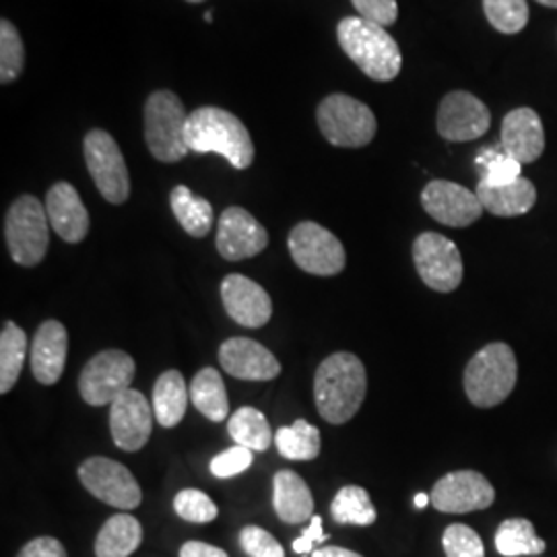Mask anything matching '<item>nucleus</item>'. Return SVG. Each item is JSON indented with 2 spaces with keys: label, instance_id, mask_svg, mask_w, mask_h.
<instances>
[{
  "label": "nucleus",
  "instance_id": "nucleus-1",
  "mask_svg": "<svg viewBox=\"0 0 557 557\" xmlns=\"http://www.w3.org/2000/svg\"><path fill=\"white\" fill-rule=\"evenodd\" d=\"M368 393V374L361 359L338 351L324 359L314 376V398L320 418L333 425L356 418Z\"/></svg>",
  "mask_w": 557,
  "mask_h": 557
},
{
  "label": "nucleus",
  "instance_id": "nucleus-2",
  "mask_svg": "<svg viewBox=\"0 0 557 557\" xmlns=\"http://www.w3.org/2000/svg\"><path fill=\"white\" fill-rule=\"evenodd\" d=\"M186 143L190 151L218 153L236 170H246L255 161V143L244 122L215 106H202L188 114Z\"/></svg>",
  "mask_w": 557,
  "mask_h": 557
},
{
  "label": "nucleus",
  "instance_id": "nucleus-3",
  "mask_svg": "<svg viewBox=\"0 0 557 557\" xmlns=\"http://www.w3.org/2000/svg\"><path fill=\"white\" fill-rule=\"evenodd\" d=\"M337 38L343 52L370 79L393 81L398 77L403 54L386 27L361 17H345L337 25Z\"/></svg>",
  "mask_w": 557,
  "mask_h": 557
},
{
  "label": "nucleus",
  "instance_id": "nucleus-4",
  "mask_svg": "<svg viewBox=\"0 0 557 557\" xmlns=\"http://www.w3.org/2000/svg\"><path fill=\"white\" fill-rule=\"evenodd\" d=\"M518 380V361L506 343H490L465 368V393L475 407H496L512 395Z\"/></svg>",
  "mask_w": 557,
  "mask_h": 557
},
{
  "label": "nucleus",
  "instance_id": "nucleus-5",
  "mask_svg": "<svg viewBox=\"0 0 557 557\" xmlns=\"http://www.w3.org/2000/svg\"><path fill=\"white\" fill-rule=\"evenodd\" d=\"M145 140L161 163H176L188 156V112L174 91H153L145 101Z\"/></svg>",
  "mask_w": 557,
  "mask_h": 557
},
{
  "label": "nucleus",
  "instance_id": "nucleus-6",
  "mask_svg": "<svg viewBox=\"0 0 557 557\" xmlns=\"http://www.w3.org/2000/svg\"><path fill=\"white\" fill-rule=\"evenodd\" d=\"M317 122L324 139L345 149L370 145L379 131L374 112L363 101L345 94H333L320 101Z\"/></svg>",
  "mask_w": 557,
  "mask_h": 557
},
{
  "label": "nucleus",
  "instance_id": "nucleus-7",
  "mask_svg": "<svg viewBox=\"0 0 557 557\" xmlns=\"http://www.w3.org/2000/svg\"><path fill=\"white\" fill-rule=\"evenodd\" d=\"M50 220L40 200L23 195L9 207L4 218V239L13 260L21 267L40 264L50 244Z\"/></svg>",
  "mask_w": 557,
  "mask_h": 557
},
{
  "label": "nucleus",
  "instance_id": "nucleus-8",
  "mask_svg": "<svg viewBox=\"0 0 557 557\" xmlns=\"http://www.w3.org/2000/svg\"><path fill=\"white\" fill-rule=\"evenodd\" d=\"M83 153L101 197L112 205L126 202L131 197V178L116 139L106 131L94 128L85 135Z\"/></svg>",
  "mask_w": 557,
  "mask_h": 557
},
{
  "label": "nucleus",
  "instance_id": "nucleus-9",
  "mask_svg": "<svg viewBox=\"0 0 557 557\" xmlns=\"http://www.w3.org/2000/svg\"><path fill=\"white\" fill-rule=\"evenodd\" d=\"M289 255L301 271L319 277H333L345 269V248L335 234L314 221H301L287 238Z\"/></svg>",
  "mask_w": 557,
  "mask_h": 557
},
{
  "label": "nucleus",
  "instance_id": "nucleus-10",
  "mask_svg": "<svg viewBox=\"0 0 557 557\" xmlns=\"http://www.w3.org/2000/svg\"><path fill=\"white\" fill-rule=\"evenodd\" d=\"M137 372L135 359L120 349H106L87 361L79 376V393L87 405H112L126 393Z\"/></svg>",
  "mask_w": 557,
  "mask_h": 557
},
{
  "label": "nucleus",
  "instance_id": "nucleus-11",
  "mask_svg": "<svg viewBox=\"0 0 557 557\" xmlns=\"http://www.w3.org/2000/svg\"><path fill=\"white\" fill-rule=\"evenodd\" d=\"M413 262L421 281L440 294H450L458 289L462 281V259L453 239L425 232L413 242Z\"/></svg>",
  "mask_w": 557,
  "mask_h": 557
},
{
  "label": "nucleus",
  "instance_id": "nucleus-12",
  "mask_svg": "<svg viewBox=\"0 0 557 557\" xmlns=\"http://www.w3.org/2000/svg\"><path fill=\"white\" fill-rule=\"evenodd\" d=\"M79 479L94 498L120 510H135L143 502L137 479L119 460L87 458L79 467Z\"/></svg>",
  "mask_w": 557,
  "mask_h": 557
},
{
  "label": "nucleus",
  "instance_id": "nucleus-13",
  "mask_svg": "<svg viewBox=\"0 0 557 557\" xmlns=\"http://www.w3.org/2000/svg\"><path fill=\"white\" fill-rule=\"evenodd\" d=\"M430 498L438 512L467 515L487 510L496 499V490L478 471H453L440 479Z\"/></svg>",
  "mask_w": 557,
  "mask_h": 557
},
{
  "label": "nucleus",
  "instance_id": "nucleus-14",
  "mask_svg": "<svg viewBox=\"0 0 557 557\" xmlns=\"http://www.w3.org/2000/svg\"><path fill=\"white\" fill-rule=\"evenodd\" d=\"M421 205L432 220L448 227H469L483 215L478 193L448 180H434L421 193Z\"/></svg>",
  "mask_w": 557,
  "mask_h": 557
},
{
  "label": "nucleus",
  "instance_id": "nucleus-15",
  "mask_svg": "<svg viewBox=\"0 0 557 557\" xmlns=\"http://www.w3.org/2000/svg\"><path fill=\"white\" fill-rule=\"evenodd\" d=\"M440 137L467 143L483 137L492 126L490 108L469 91H450L440 101L436 119Z\"/></svg>",
  "mask_w": 557,
  "mask_h": 557
},
{
  "label": "nucleus",
  "instance_id": "nucleus-16",
  "mask_svg": "<svg viewBox=\"0 0 557 557\" xmlns=\"http://www.w3.org/2000/svg\"><path fill=\"white\" fill-rule=\"evenodd\" d=\"M153 418V405L139 391L128 388L110 405L114 444L124 453H137L151 438Z\"/></svg>",
  "mask_w": 557,
  "mask_h": 557
},
{
  "label": "nucleus",
  "instance_id": "nucleus-17",
  "mask_svg": "<svg viewBox=\"0 0 557 557\" xmlns=\"http://www.w3.org/2000/svg\"><path fill=\"white\" fill-rule=\"evenodd\" d=\"M269 246L264 225L242 207H227L220 218L218 250L225 260H246L260 255Z\"/></svg>",
  "mask_w": 557,
  "mask_h": 557
},
{
  "label": "nucleus",
  "instance_id": "nucleus-18",
  "mask_svg": "<svg viewBox=\"0 0 557 557\" xmlns=\"http://www.w3.org/2000/svg\"><path fill=\"white\" fill-rule=\"evenodd\" d=\"M225 312L246 329H260L273 317V299L267 289L244 275H227L221 281Z\"/></svg>",
  "mask_w": 557,
  "mask_h": 557
},
{
  "label": "nucleus",
  "instance_id": "nucleus-19",
  "mask_svg": "<svg viewBox=\"0 0 557 557\" xmlns=\"http://www.w3.org/2000/svg\"><path fill=\"white\" fill-rule=\"evenodd\" d=\"M220 361L223 370L238 380L267 382L281 374L278 359L255 338H227L220 347Z\"/></svg>",
  "mask_w": 557,
  "mask_h": 557
},
{
  "label": "nucleus",
  "instance_id": "nucleus-20",
  "mask_svg": "<svg viewBox=\"0 0 557 557\" xmlns=\"http://www.w3.org/2000/svg\"><path fill=\"white\" fill-rule=\"evenodd\" d=\"M46 213L52 230L69 244H79L89 232V213L79 193L69 182H57L48 190Z\"/></svg>",
  "mask_w": 557,
  "mask_h": 557
},
{
  "label": "nucleus",
  "instance_id": "nucleus-21",
  "mask_svg": "<svg viewBox=\"0 0 557 557\" xmlns=\"http://www.w3.org/2000/svg\"><path fill=\"white\" fill-rule=\"evenodd\" d=\"M502 149L518 163H533L543 156L545 131L537 112L517 108L502 122Z\"/></svg>",
  "mask_w": 557,
  "mask_h": 557
},
{
  "label": "nucleus",
  "instance_id": "nucleus-22",
  "mask_svg": "<svg viewBox=\"0 0 557 557\" xmlns=\"http://www.w3.org/2000/svg\"><path fill=\"white\" fill-rule=\"evenodd\" d=\"M69 354V333L59 320L41 322L32 343V372L41 384H57Z\"/></svg>",
  "mask_w": 557,
  "mask_h": 557
},
{
  "label": "nucleus",
  "instance_id": "nucleus-23",
  "mask_svg": "<svg viewBox=\"0 0 557 557\" xmlns=\"http://www.w3.org/2000/svg\"><path fill=\"white\" fill-rule=\"evenodd\" d=\"M479 200L485 211H490L496 218H518L529 213L537 202V190L531 180L520 178L504 184V186H487L478 184Z\"/></svg>",
  "mask_w": 557,
  "mask_h": 557
},
{
  "label": "nucleus",
  "instance_id": "nucleus-24",
  "mask_svg": "<svg viewBox=\"0 0 557 557\" xmlns=\"http://www.w3.org/2000/svg\"><path fill=\"white\" fill-rule=\"evenodd\" d=\"M273 508L287 524H301L314 517V498L296 471L281 469L273 478Z\"/></svg>",
  "mask_w": 557,
  "mask_h": 557
},
{
  "label": "nucleus",
  "instance_id": "nucleus-25",
  "mask_svg": "<svg viewBox=\"0 0 557 557\" xmlns=\"http://www.w3.org/2000/svg\"><path fill=\"white\" fill-rule=\"evenodd\" d=\"M143 543V527L131 515H116L108 518L96 539V556L128 557L133 556Z\"/></svg>",
  "mask_w": 557,
  "mask_h": 557
},
{
  "label": "nucleus",
  "instance_id": "nucleus-26",
  "mask_svg": "<svg viewBox=\"0 0 557 557\" xmlns=\"http://www.w3.org/2000/svg\"><path fill=\"white\" fill-rule=\"evenodd\" d=\"M188 388L178 370L163 372L153 386V413L161 428H174L186 416Z\"/></svg>",
  "mask_w": 557,
  "mask_h": 557
},
{
  "label": "nucleus",
  "instance_id": "nucleus-27",
  "mask_svg": "<svg viewBox=\"0 0 557 557\" xmlns=\"http://www.w3.org/2000/svg\"><path fill=\"white\" fill-rule=\"evenodd\" d=\"M170 205L186 234L193 238L209 236L213 227V207L209 200L195 197L188 186H176L170 195Z\"/></svg>",
  "mask_w": 557,
  "mask_h": 557
},
{
  "label": "nucleus",
  "instance_id": "nucleus-28",
  "mask_svg": "<svg viewBox=\"0 0 557 557\" xmlns=\"http://www.w3.org/2000/svg\"><path fill=\"white\" fill-rule=\"evenodd\" d=\"M190 400L200 413L211 421H223L230 416L227 391L215 368H202L190 384Z\"/></svg>",
  "mask_w": 557,
  "mask_h": 557
},
{
  "label": "nucleus",
  "instance_id": "nucleus-29",
  "mask_svg": "<svg viewBox=\"0 0 557 557\" xmlns=\"http://www.w3.org/2000/svg\"><path fill=\"white\" fill-rule=\"evenodd\" d=\"M27 356V335L13 320L2 324L0 333V393L7 395L21 376Z\"/></svg>",
  "mask_w": 557,
  "mask_h": 557
},
{
  "label": "nucleus",
  "instance_id": "nucleus-30",
  "mask_svg": "<svg viewBox=\"0 0 557 557\" xmlns=\"http://www.w3.org/2000/svg\"><path fill=\"white\" fill-rule=\"evenodd\" d=\"M545 547V541L537 537L533 522L527 518H508L498 527L496 549L502 556H539Z\"/></svg>",
  "mask_w": 557,
  "mask_h": 557
},
{
  "label": "nucleus",
  "instance_id": "nucleus-31",
  "mask_svg": "<svg viewBox=\"0 0 557 557\" xmlns=\"http://www.w3.org/2000/svg\"><path fill=\"white\" fill-rule=\"evenodd\" d=\"M227 432L236 444L250 448L252 453H264L273 442L269 421L255 407H239L227 421Z\"/></svg>",
  "mask_w": 557,
  "mask_h": 557
},
{
  "label": "nucleus",
  "instance_id": "nucleus-32",
  "mask_svg": "<svg viewBox=\"0 0 557 557\" xmlns=\"http://www.w3.org/2000/svg\"><path fill=\"white\" fill-rule=\"evenodd\" d=\"M331 515L337 524L356 527H372L379 518L370 494L359 485H345L338 490L331 504Z\"/></svg>",
  "mask_w": 557,
  "mask_h": 557
},
{
  "label": "nucleus",
  "instance_id": "nucleus-33",
  "mask_svg": "<svg viewBox=\"0 0 557 557\" xmlns=\"http://www.w3.org/2000/svg\"><path fill=\"white\" fill-rule=\"evenodd\" d=\"M275 444L281 457L289 460H314L320 455V432L306 419L289 428H278Z\"/></svg>",
  "mask_w": 557,
  "mask_h": 557
},
{
  "label": "nucleus",
  "instance_id": "nucleus-34",
  "mask_svg": "<svg viewBox=\"0 0 557 557\" xmlns=\"http://www.w3.org/2000/svg\"><path fill=\"white\" fill-rule=\"evenodd\" d=\"M481 184L487 186H504L522 176V163H518L515 158H510L504 149L487 147L481 149L475 158Z\"/></svg>",
  "mask_w": 557,
  "mask_h": 557
},
{
  "label": "nucleus",
  "instance_id": "nucleus-35",
  "mask_svg": "<svg viewBox=\"0 0 557 557\" xmlns=\"http://www.w3.org/2000/svg\"><path fill=\"white\" fill-rule=\"evenodd\" d=\"M25 66V46L17 27L9 20L0 21V83L20 79Z\"/></svg>",
  "mask_w": 557,
  "mask_h": 557
},
{
  "label": "nucleus",
  "instance_id": "nucleus-36",
  "mask_svg": "<svg viewBox=\"0 0 557 557\" xmlns=\"http://www.w3.org/2000/svg\"><path fill=\"white\" fill-rule=\"evenodd\" d=\"M483 11L502 34H518L529 23L527 0H483Z\"/></svg>",
  "mask_w": 557,
  "mask_h": 557
},
{
  "label": "nucleus",
  "instance_id": "nucleus-37",
  "mask_svg": "<svg viewBox=\"0 0 557 557\" xmlns=\"http://www.w3.org/2000/svg\"><path fill=\"white\" fill-rule=\"evenodd\" d=\"M174 510L180 518L195 524L213 522L220 515L215 502L200 490H182L174 498Z\"/></svg>",
  "mask_w": 557,
  "mask_h": 557
},
{
  "label": "nucleus",
  "instance_id": "nucleus-38",
  "mask_svg": "<svg viewBox=\"0 0 557 557\" xmlns=\"http://www.w3.org/2000/svg\"><path fill=\"white\" fill-rule=\"evenodd\" d=\"M446 557H485V547L478 533L467 524H450L442 535Z\"/></svg>",
  "mask_w": 557,
  "mask_h": 557
},
{
  "label": "nucleus",
  "instance_id": "nucleus-39",
  "mask_svg": "<svg viewBox=\"0 0 557 557\" xmlns=\"http://www.w3.org/2000/svg\"><path fill=\"white\" fill-rule=\"evenodd\" d=\"M239 545L250 557H285L277 539L260 527H244L239 531Z\"/></svg>",
  "mask_w": 557,
  "mask_h": 557
},
{
  "label": "nucleus",
  "instance_id": "nucleus-40",
  "mask_svg": "<svg viewBox=\"0 0 557 557\" xmlns=\"http://www.w3.org/2000/svg\"><path fill=\"white\" fill-rule=\"evenodd\" d=\"M250 465H252V450L236 444L234 448L221 453L211 460V473L218 479L236 478L246 469H250Z\"/></svg>",
  "mask_w": 557,
  "mask_h": 557
},
{
  "label": "nucleus",
  "instance_id": "nucleus-41",
  "mask_svg": "<svg viewBox=\"0 0 557 557\" xmlns=\"http://www.w3.org/2000/svg\"><path fill=\"white\" fill-rule=\"evenodd\" d=\"M361 20L372 21L380 27H391L397 23V0H351Z\"/></svg>",
  "mask_w": 557,
  "mask_h": 557
},
{
  "label": "nucleus",
  "instance_id": "nucleus-42",
  "mask_svg": "<svg viewBox=\"0 0 557 557\" xmlns=\"http://www.w3.org/2000/svg\"><path fill=\"white\" fill-rule=\"evenodd\" d=\"M17 557H69L64 545L59 539L38 537L32 539L27 545L21 547Z\"/></svg>",
  "mask_w": 557,
  "mask_h": 557
},
{
  "label": "nucleus",
  "instance_id": "nucleus-43",
  "mask_svg": "<svg viewBox=\"0 0 557 557\" xmlns=\"http://www.w3.org/2000/svg\"><path fill=\"white\" fill-rule=\"evenodd\" d=\"M329 541V535L324 533V527H322V517L310 518V527L301 533V537L294 541V552L299 556H308L317 543H324Z\"/></svg>",
  "mask_w": 557,
  "mask_h": 557
},
{
  "label": "nucleus",
  "instance_id": "nucleus-44",
  "mask_svg": "<svg viewBox=\"0 0 557 557\" xmlns=\"http://www.w3.org/2000/svg\"><path fill=\"white\" fill-rule=\"evenodd\" d=\"M180 557H227V554L215 545L202 541H188L180 547Z\"/></svg>",
  "mask_w": 557,
  "mask_h": 557
},
{
  "label": "nucleus",
  "instance_id": "nucleus-45",
  "mask_svg": "<svg viewBox=\"0 0 557 557\" xmlns=\"http://www.w3.org/2000/svg\"><path fill=\"white\" fill-rule=\"evenodd\" d=\"M312 557H363L359 556L358 552H351V549H345V547H322L317 549Z\"/></svg>",
  "mask_w": 557,
  "mask_h": 557
},
{
  "label": "nucleus",
  "instance_id": "nucleus-46",
  "mask_svg": "<svg viewBox=\"0 0 557 557\" xmlns=\"http://www.w3.org/2000/svg\"><path fill=\"white\" fill-rule=\"evenodd\" d=\"M430 502H432L430 496H425V494H418V496H416V508H425Z\"/></svg>",
  "mask_w": 557,
  "mask_h": 557
},
{
  "label": "nucleus",
  "instance_id": "nucleus-47",
  "mask_svg": "<svg viewBox=\"0 0 557 557\" xmlns=\"http://www.w3.org/2000/svg\"><path fill=\"white\" fill-rule=\"evenodd\" d=\"M539 4H545V7H552L557 9V0H537Z\"/></svg>",
  "mask_w": 557,
  "mask_h": 557
},
{
  "label": "nucleus",
  "instance_id": "nucleus-48",
  "mask_svg": "<svg viewBox=\"0 0 557 557\" xmlns=\"http://www.w3.org/2000/svg\"><path fill=\"white\" fill-rule=\"evenodd\" d=\"M205 21H207V23H213V13H207Z\"/></svg>",
  "mask_w": 557,
  "mask_h": 557
},
{
  "label": "nucleus",
  "instance_id": "nucleus-49",
  "mask_svg": "<svg viewBox=\"0 0 557 557\" xmlns=\"http://www.w3.org/2000/svg\"><path fill=\"white\" fill-rule=\"evenodd\" d=\"M186 2H193V4H199V2H205V0H186Z\"/></svg>",
  "mask_w": 557,
  "mask_h": 557
}]
</instances>
